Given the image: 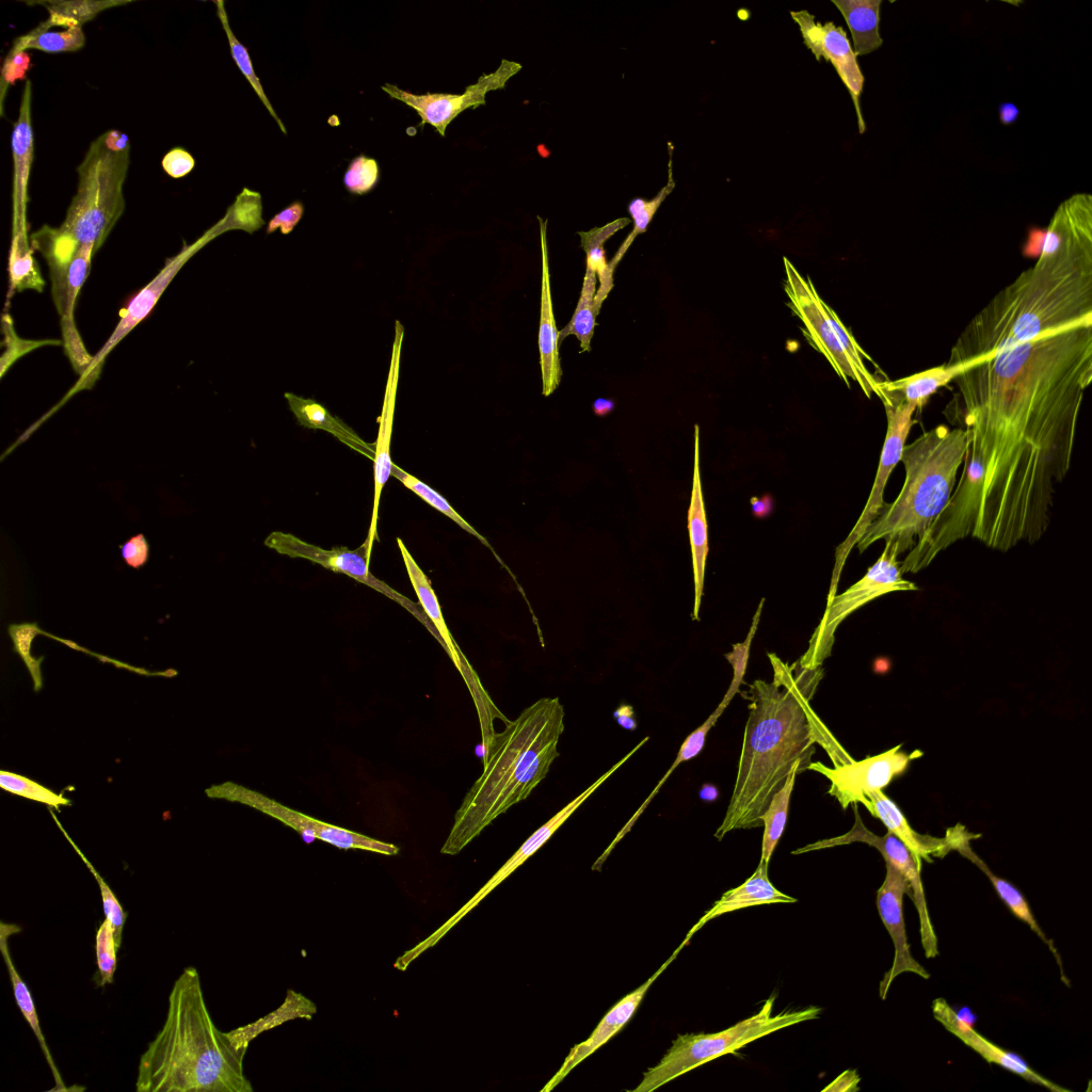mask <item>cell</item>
Returning <instances> with one entry per match:
<instances>
[{
	"instance_id": "obj_1",
	"label": "cell",
	"mask_w": 1092,
	"mask_h": 1092,
	"mask_svg": "<svg viewBox=\"0 0 1092 1092\" xmlns=\"http://www.w3.org/2000/svg\"><path fill=\"white\" fill-rule=\"evenodd\" d=\"M953 381L969 443L963 471L981 485L968 536L1000 551L1034 544L1071 467L1092 325L1009 348Z\"/></svg>"
},
{
	"instance_id": "obj_2",
	"label": "cell",
	"mask_w": 1092,
	"mask_h": 1092,
	"mask_svg": "<svg viewBox=\"0 0 1092 1092\" xmlns=\"http://www.w3.org/2000/svg\"><path fill=\"white\" fill-rule=\"evenodd\" d=\"M1080 325H1092V195L1083 192L1058 206L1035 263L969 321L946 364L983 362Z\"/></svg>"
},
{
	"instance_id": "obj_3",
	"label": "cell",
	"mask_w": 1092,
	"mask_h": 1092,
	"mask_svg": "<svg viewBox=\"0 0 1092 1092\" xmlns=\"http://www.w3.org/2000/svg\"><path fill=\"white\" fill-rule=\"evenodd\" d=\"M768 658L773 680L756 679L743 692L749 717L734 790L714 833L718 840L734 830L761 826L760 816L772 796L796 764L807 770L816 744L824 748L834 766L853 760L810 707L822 668L804 669L798 660L789 664L773 653Z\"/></svg>"
},
{
	"instance_id": "obj_4",
	"label": "cell",
	"mask_w": 1092,
	"mask_h": 1092,
	"mask_svg": "<svg viewBox=\"0 0 1092 1092\" xmlns=\"http://www.w3.org/2000/svg\"><path fill=\"white\" fill-rule=\"evenodd\" d=\"M246 1049L214 1025L199 974L187 967L175 981L162 1029L142 1054L138 1092H253L243 1072Z\"/></svg>"
},
{
	"instance_id": "obj_5",
	"label": "cell",
	"mask_w": 1092,
	"mask_h": 1092,
	"mask_svg": "<svg viewBox=\"0 0 1092 1092\" xmlns=\"http://www.w3.org/2000/svg\"><path fill=\"white\" fill-rule=\"evenodd\" d=\"M563 730L560 700L542 697L483 742V772L455 813L443 854L460 853L498 816L529 797L559 756Z\"/></svg>"
},
{
	"instance_id": "obj_6",
	"label": "cell",
	"mask_w": 1092,
	"mask_h": 1092,
	"mask_svg": "<svg viewBox=\"0 0 1092 1092\" xmlns=\"http://www.w3.org/2000/svg\"><path fill=\"white\" fill-rule=\"evenodd\" d=\"M968 445L965 429L945 424L905 445L902 488L868 527L856 544L858 551L881 540L892 543L899 556L913 549L951 497Z\"/></svg>"
},
{
	"instance_id": "obj_7",
	"label": "cell",
	"mask_w": 1092,
	"mask_h": 1092,
	"mask_svg": "<svg viewBox=\"0 0 1092 1092\" xmlns=\"http://www.w3.org/2000/svg\"><path fill=\"white\" fill-rule=\"evenodd\" d=\"M129 157L128 135L112 129L92 142L77 167V192L59 228L95 253L124 212Z\"/></svg>"
},
{
	"instance_id": "obj_8",
	"label": "cell",
	"mask_w": 1092,
	"mask_h": 1092,
	"mask_svg": "<svg viewBox=\"0 0 1092 1092\" xmlns=\"http://www.w3.org/2000/svg\"><path fill=\"white\" fill-rule=\"evenodd\" d=\"M774 1001L775 996H770L757 1013L725 1030L713 1033L678 1034L661 1060L644 1072L640 1083L629 1091L652 1092L708 1061L736 1053L755 1040L783 1028L817 1018L821 1012V1008L810 1006L801 1010H787L773 1014Z\"/></svg>"
},
{
	"instance_id": "obj_9",
	"label": "cell",
	"mask_w": 1092,
	"mask_h": 1092,
	"mask_svg": "<svg viewBox=\"0 0 1092 1092\" xmlns=\"http://www.w3.org/2000/svg\"><path fill=\"white\" fill-rule=\"evenodd\" d=\"M898 557L896 547L885 542L882 555L864 577L841 594H835L828 600L823 616L810 637L808 648L798 660L802 668L815 670L822 665L831 656L837 627L861 607L888 593L919 590L914 582L902 577L901 561Z\"/></svg>"
},
{
	"instance_id": "obj_10",
	"label": "cell",
	"mask_w": 1092,
	"mask_h": 1092,
	"mask_svg": "<svg viewBox=\"0 0 1092 1092\" xmlns=\"http://www.w3.org/2000/svg\"><path fill=\"white\" fill-rule=\"evenodd\" d=\"M205 793L210 799L238 802L269 815L299 832L306 842L320 839L339 849H359L384 855L399 853V848L392 844L314 819L258 791L229 781L208 787Z\"/></svg>"
},
{
	"instance_id": "obj_11",
	"label": "cell",
	"mask_w": 1092,
	"mask_h": 1092,
	"mask_svg": "<svg viewBox=\"0 0 1092 1092\" xmlns=\"http://www.w3.org/2000/svg\"><path fill=\"white\" fill-rule=\"evenodd\" d=\"M882 402L887 419V430L876 479L861 516L849 535L836 549L828 600L836 594L838 580L850 551L886 504L883 499L884 488L893 469L901 460L906 438L916 422L913 419L916 406L903 401L885 400Z\"/></svg>"
},
{
	"instance_id": "obj_12",
	"label": "cell",
	"mask_w": 1092,
	"mask_h": 1092,
	"mask_svg": "<svg viewBox=\"0 0 1092 1092\" xmlns=\"http://www.w3.org/2000/svg\"><path fill=\"white\" fill-rule=\"evenodd\" d=\"M264 545L279 555H285L290 558L305 559L332 572L346 574L354 580L382 593L414 615V617L422 623V625H424L440 642L439 636L432 622L429 620L423 609L419 607L420 604L418 605L412 601L406 596L394 590L390 585L371 574L369 569L370 559L368 557V544L366 540L354 550L344 546L324 549L307 543L291 533L273 531L266 537Z\"/></svg>"
},
{
	"instance_id": "obj_13",
	"label": "cell",
	"mask_w": 1092,
	"mask_h": 1092,
	"mask_svg": "<svg viewBox=\"0 0 1092 1092\" xmlns=\"http://www.w3.org/2000/svg\"><path fill=\"white\" fill-rule=\"evenodd\" d=\"M901 745L894 746L881 754L852 760L847 764L826 767L820 761L810 762L807 770L824 775L831 786L828 793L834 797L842 809L851 804L864 803L867 794L882 791L890 782L902 774L911 760L921 755L920 752L905 753Z\"/></svg>"
},
{
	"instance_id": "obj_14",
	"label": "cell",
	"mask_w": 1092,
	"mask_h": 1092,
	"mask_svg": "<svg viewBox=\"0 0 1092 1092\" xmlns=\"http://www.w3.org/2000/svg\"><path fill=\"white\" fill-rule=\"evenodd\" d=\"M521 64L507 59L501 60L498 68L484 74L468 85L462 94L425 93L413 94L394 84H384L382 90L391 98L398 99L413 108L421 118L420 126L430 124L445 136L448 125L467 109H476L486 103V94L503 89L507 82L521 69Z\"/></svg>"
},
{
	"instance_id": "obj_15",
	"label": "cell",
	"mask_w": 1092,
	"mask_h": 1092,
	"mask_svg": "<svg viewBox=\"0 0 1092 1092\" xmlns=\"http://www.w3.org/2000/svg\"><path fill=\"white\" fill-rule=\"evenodd\" d=\"M784 267V289L789 306L802 321L813 346L823 354L847 386H850V379L858 384V375L832 326L826 303L820 299L810 278H804L786 257Z\"/></svg>"
},
{
	"instance_id": "obj_16",
	"label": "cell",
	"mask_w": 1092,
	"mask_h": 1092,
	"mask_svg": "<svg viewBox=\"0 0 1092 1092\" xmlns=\"http://www.w3.org/2000/svg\"><path fill=\"white\" fill-rule=\"evenodd\" d=\"M855 824L847 834L822 840L824 848L845 845L852 841H863L877 848L885 860V863L893 865L908 880L911 888V899L914 901L919 917V932L921 945L927 959L938 956L937 937L934 932L930 914L927 908L925 890L920 877L921 861L893 833L887 832L879 837L869 832L860 819L856 806Z\"/></svg>"
},
{
	"instance_id": "obj_17",
	"label": "cell",
	"mask_w": 1092,
	"mask_h": 1092,
	"mask_svg": "<svg viewBox=\"0 0 1092 1092\" xmlns=\"http://www.w3.org/2000/svg\"><path fill=\"white\" fill-rule=\"evenodd\" d=\"M790 15L800 27L804 45L816 57V60L820 61L823 58L831 62L836 69L851 95L856 110L860 132L863 133L866 126L861 112L860 96L864 86V76L845 30L832 21L824 25L816 21L815 16L805 10L790 12Z\"/></svg>"
},
{
	"instance_id": "obj_18",
	"label": "cell",
	"mask_w": 1092,
	"mask_h": 1092,
	"mask_svg": "<svg viewBox=\"0 0 1092 1092\" xmlns=\"http://www.w3.org/2000/svg\"><path fill=\"white\" fill-rule=\"evenodd\" d=\"M94 254L93 245H80L66 267L49 270L52 299L61 317L64 347L82 381L89 376L94 357H91L83 347L76 330L73 311L81 286L90 272Z\"/></svg>"
},
{
	"instance_id": "obj_19",
	"label": "cell",
	"mask_w": 1092,
	"mask_h": 1092,
	"mask_svg": "<svg viewBox=\"0 0 1092 1092\" xmlns=\"http://www.w3.org/2000/svg\"><path fill=\"white\" fill-rule=\"evenodd\" d=\"M886 864V874L877 892V909L883 925L894 944V961L880 983V996L885 999L888 989L900 974L913 973L921 978H930V974L919 964L910 951L903 918V897H911L908 880L893 865Z\"/></svg>"
},
{
	"instance_id": "obj_20",
	"label": "cell",
	"mask_w": 1092,
	"mask_h": 1092,
	"mask_svg": "<svg viewBox=\"0 0 1092 1092\" xmlns=\"http://www.w3.org/2000/svg\"><path fill=\"white\" fill-rule=\"evenodd\" d=\"M404 327L400 321L395 322V338L392 342L390 366L386 381L384 400L381 416L379 417L378 437L374 443L375 452L373 459L374 471V497L370 526L367 535L368 557L371 559L372 546L376 540V527L379 517L380 499L383 487L387 482L392 467L390 457V441L392 434L394 415L396 408L397 390L400 374V357Z\"/></svg>"
},
{
	"instance_id": "obj_21",
	"label": "cell",
	"mask_w": 1092,
	"mask_h": 1092,
	"mask_svg": "<svg viewBox=\"0 0 1092 1092\" xmlns=\"http://www.w3.org/2000/svg\"><path fill=\"white\" fill-rule=\"evenodd\" d=\"M213 237L214 236L210 230L200 240L182 250L177 256L168 259L160 273L129 302L125 309L122 310L119 314L121 320L114 332L93 358L90 374L86 380V382L90 383V386H92L97 379L99 370L109 352L149 314L180 268Z\"/></svg>"
},
{
	"instance_id": "obj_22",
	"label": "cell",
	"mask_w": 1092,
	"mask_h": 1092,
	"mask_svg": "<svg viewBox=\"0 0 1092 1092\" xmlns=\"http://www.w3.org/2000/svg\"><path fill=\"white\" fill-rule=\"evenodd\" d=\"M686 944L682 942L673 954L659 967L654 975L646 980L642 985L637 987L631 993L624 996L616 1005H614L608 1013L601 1018L599 1024L593 1030L591 1035L583 1042L576 1044L571 1048L569 1054L564 1059L558 1072L551 1077V1079L542 1089V1092H548L552 1090L563 1078L581 1061L588 1058L591 1054L597 1050L601 1045L607 1043L613 1035H615L632 1017L641 1003L645 993L653 984V982L661 975V973L669 966V964L676 958L679 951Z\"/></svg>"
},
{
	"instance_id": "obj_23",
	"label": "cell",
	"mask_w": 1092,
	"mask_h": 1092,
	"mask_svg": "<svg viewBox=\"0 0 1092 1092\" xmlns=\"http://www.w3.org/2000/svg\"><path fill=\"white\" fill-rule=\"evenodd\" d=\"M540 222V236L542 248V286H541V316L539 331L540 365L543 383V395L550 396L560 384L562 368L559 359V336L556 326L553 307L550 292L548 250H547V220L537 216Z\"/></svg>"
},
{
	"instance_id": "obj_24",
	"label": "cell",
	"mask_w": 1092,
	"mask_h": 1092,
	"mask_svg": "<svg viewBox=\"0 0 1092 1092\" xmlns=\"http://www.w3.org/2000/svg\"><path fill=\"white\" fill-rule=\"evenodd\" d=\"M13 174V230L27 227L28 181L34 157L31 125V82L23 89L18 119L12 133Z\"/></svg>"
},
{
	"instance_id": "obj_25",
	"label": "cell",
	"mask_w": 1092,
	"mask_h": 1092,
	"mask_svg": "<svg viewBox=\"0 0 1092 1092\" xmlns=\"http://www.w3.org/2000/svg\"><path fill=\"white\" fill-rule=\"evenodd\" d=\"M873 817L879 818L888 832L896 835L919 861L931 862V856L943 855L954 848L960 833L946 838L920 835L909 824L898 805L882 791L867 794L863 803Z\"/></svg>"
},
{
	"instance_id": "obj_26",
	"label": "cell",
	"mask_w": 1092,
	"mask_h": 1092,
	"mask_svg": "<svg viewBox=\"0 0 1092 1092\" xmlns=\"http://www.w3.org/2000/svg\"><path fill=\"white\" fill-rule=\"evenodd\" d=\"M796 898L777 890L768 878V865L759 862L754 873L740 886L725 892L721 898L713 903L703 917L692 927L685 940L689 942L691 936L712 918L744 908L797 902Z\"/></svg>"
},
{
	"instance_id": "obj_27",
	"label": "cell",
	"mask_w": 1092,
	"mask_h": 1092,
	"mask_svg": "<svg viewBox=\"0 0 1092 1092\" xmlns=\"http://www.w3.org/2000/svg\"><path fill=\"white\" fill-rule=\"evenodd\" d=\"M688 530L692 552L694 605L692 620L698 621L703 597L706 558L708 553L707 519L700 473V427L694 425V462L691 499L688 511Z\"/></svg>"
},
{
	"instance_id": "obj_28",
	"label": "cell",
	"mask_w": 1092,
	"mask_h": 1092,
	"mask_svg": "<svg viewBox=\"0 0 1092 1092\" xmlns=\"http://www.w3.org/2000/svg\"><path fill=\"white\" fill-rule=\"evenodd\" d=\"M764 603L765 598H761L753 616L752 625L745 640L741 643L734 644L733 651L725 655V658L733 665L734 670L729 688L708 719L686 738L674 760V766L677 767L681 762L695 757L702 751L708 732L717 723L719 717L739 691L748 665L751 643L757 630Z\"/></svg>"
},
{
	"instance_id": "obj_29",
	"label": "cell",
	"mask_w": 1092,
	"mask_h": 1092,
	"mask_svg": "<svg viewBox=\"0 0 1092 1092\" xmlns=\"http://www.w3.org/2000/svg\"><path fill=\"white\" fill-rule=\"evenodd\" d=\"M981 363L973 360L957 365H941L894 381H880L881 401H903L922 408L938 388L946 386L962 372Z\"/></svg>"
},
{
	"instance_id": "obj_30",
	"label": "cell",
	"mask_w": 1092,
	"mask_h": 1092,
	"mask_svg": "<svg viewBox=\"0 0 1092 1092\" xmlns=\"http://www.w3.org/2000/svg\"><path fill=\"white\" fill-rule=\"evenodd\" d=\"M397 544L399 546L405 568L407 571L410 581L417 594L421 608L423 609L424 613L427 614L429 620L432 622L434 628L436 629L441 645L445 647L446 652L449 654L455 667L464 676V679L468 688H470L471 690V686L473 681L477 680V678H473L472 675H470L465 670L466 668L470 669V667H468L466 659L462 655V652H460L457 645L455 644L453 638L450 635V631L443 617L438 599L435 595V592L431 585L430 580L422 572V569L419 567V565L416 563L413 556L410 553V551L407 550L406 546L404 545L403 541L400 537L397 539Z\"/></svg>"
},
{
	"instance_id": "obj_31",
	"label": "cell",
	"mask_w": 1092,
	"mask_h": 1092,
	"mask_svg": "<svg viewBox=\"0 0 1092 1092\" xmlns=\"http://www.w3.org/2000/svg\"><path fill=\"white\" fill-rule=\"evenodd\" d=\"M284 397L300 425L326 431L349 448L373 461L374 444H369L360 438L353 429L338 417L333 416L321 403L292 392H286Z\"/></svg>"
},
{
	"instance_id": "obj_32",
	"label": "cell",
	"mask_w": 1092,
	"mask_h": 1092,
	"mask_svg": "<svg viewBox=\"0 0 1092 1092\" xmlns=\"http://www.w3.org/2000/svg\"><path fill=\"white\" fill-rule=\"evenodd\" d=\"M20 931H21V928L19 926L15 925V924H6L4 921H0V950H1V953L3 956L4 962H5V965H6L10 978H11L15 1001H16L20 1012L22 1013L25 1019L28 1022L29 1026L31 1027L32 1031L34 1032V1034H35V1037H36V1039H37V1041L39 1043V1046H41V1048L43 1050V1054H44V1056L46 1058V1061H47V1063H48V1065H49V1067L51 1070V1073H52L54 1081H55V1088L53 1090L67 1091L68 1089L64 1086V1082H63V1079L61 1077V1074H60V1072H59V1070H58V1067H57V1065H55V1063L53 1061V1058H52L51 1053H50V1050L48 1048V1045L46 1043V1040H45V1037L43 1034V1031L41 1029L39 1021H38L37 1012H36V1009H35V1005L33 1002L32 995H31V993H30L26 982L19 976V974H18V971H17V969H16V967L14 965V962H13V960L11 958V953H10V949H9V938L12 935H14V934L19 933Z\"/></svg>"
},
{
	"instance_id": "obj_33",
	"label": "cell",
	"mask_w": 1092,
	"mask_h": 1092,
	"mask_svg": "<svg viewBox=\"0 0 1092 1092\" xmlns=\"http://www.w3.org/2000/svg\"><path fill=\"white\" fill-rule=\"evenodd\" d=\"M954 849H957L962 855H964L966 858L973 862L981 871L985 873V876L993 884L994 889L996 890L1000 899L1005 902V904L1009 908V910L1012 912V914L1016 916L1019 920L1027 924L1029 928L1046 944V946L1053 952L1058 963L1062 981L1069 985V979L1064 975L1059 952L1054 946L1053 941L1047 938V936L1042 931L1041 927L1038 925L1025 896L1009 881L994 874L991 871V869L986 866V864L970 849L968 839H966L965 837L961 838L954 846Z\"/></svg>"
},
{
	"instance_id": "obj_34",
	"label": "cell",
	"mask_w": 1092,
	"mask_h": 1092,
	"mask_svg": "<svg viewBox=\"0 0 1092 1092\" xmlns=\"http://www.w3.org/2000/svg\"><path fill=\"white\" fill-rule=\"evenodd\" d=\"M950 1033L959 1038L964 1044L979 1054L989 1063H995L999 1066L1021 1076L1027 1081L1045 1087L1055 1092H1067L1069 1090L1062 1088L1053 1081L1046 1079L1042 1075L1034 1072L1021 1059L1007 1050L995 1045L979 1032L974 1027L966 1023L964 1019L957 1023L949 1030Z\"/></svg>"
},
{
	"instance_id": "obj_35",
	"label": "cell",
	"mask_w": 1092,
	"mask_h": 1092,
	"mask_svg": "<svg viewBox=\"0 0 1092 1092\" xmlns=\"http://www.w3.org/2000/svg\"><path fill=\"white\" fill-rule=\"evenodd\" d=\"M842 14L852 35L855 55L873 52L882 46L880 9L882 0H831Z\"/></svg>"
},
{
	"instance_id": "obj_36",
	"label": "cell",
	"mask_w": 1092,
	"mask_h": 1092,
	"mask_svg": "<svg viewBox=\"0 0 1092 1092\" xmlns=\"http://www.w3.org/2000/svg\"><path fill=\"white\" fill-rule=\"evenodd\" d=\"M628 218L616 219L601 227H594L589 231H579L580 246L587 256V268L596 273L599 287L594 298V306L599 314L600 307L609 292L613 288V271L606 261L604 243L615 232L630 223Z\"/></svg>"
},
{
	"instance_id": "obj_37",
	"label": "cell",
	"mask_w": 1092,
	"mask_h": 1092,
	"mask_svg": "<svg viewBox=\"0 0 1092 1092\" xmlns=\"http://www.w3.org/2000/svg\"><path fill=\"white\" fill-rule=\"evenodd\" d=\"M316 1012L317 1007L314 1001L301 993L288 990L284 1002L276 1010L254 1023L226 1033L237 1048L247 1049L250 1042L258 1034L291 1019H310Z\"/></svg>"
},
{
	"instance_id": "obj_38",
	"label": "cell",
	"mask_w": 1092,
	"mask_h": 1092,
	"mask_svg": "<svg viewBox=\"0 0 1092 1092\" xmlns=\"http://www.w3.org/2000/svg\"><path fill=\"white\" fill-rule=\"evenodd\" d=\"M802 772V767L796 764L784 785L772 796L767 808L760 816L764 825L761 863L769 864L772 853L784 832L796 777Z\"/></svg>"
},
{
	"instance_id": "obj_39",
	"label": "cell",
	"mask_w": 1092,
	"mask_h": 1092,
	"mask_svg": "<svg viewBox=\"0 0 1092 1092\" xmlns=\"http://www.w3.org/2000/svg\"><path fill=\"white\" fill-rule=\"evenodd\" d=\"M596 284V273L587 268L577 307L568 324L558 333L559 346L568 335H574L580 343V353L591 351V339L598 315L594 306Z\"/></svg>"
},
{
	"instance_id": "obj_40",
	"label": "cell",
	"mask_w": 1092,
	"mask_h": 1092,
	"mask_svg": "<svg viewBox=\"0 0 1092 1092\" xmlns=\"http://www.w3.org/2000/svg\"><path fill=\"white\" fill-rule=\"evenodd\" d=\"M27 230H13L9 257L11 291L35 289L41 292L44 289L45 282L30 248Z\"/></svg>"
},
{
	"instance_id": "obj_41",
	"label": "cell",
	"mask_w": 1092,
	"mask_h": 1092,
	"mask_svg": "<svg viewBox=\"0 0 1092 1092\" xmlns=\"http://www.w3.org/2000/svg\"><path fill=\"white\" fill-rule=\"evenodd\" d=\"M672 149H673L672 144L669 143V150H670L669 151V154H670L669 157H670V159H669V164H668V166H669V172H668L669 177H668L667 184L664 187H662L661 190L652 199H644V198H641V197H636V198L631 199L629 202V204H628V212H629V214L631 216V220L633 222V228L629 232V235L626 237V239L623 241V243L619 247L615 256L613 257V259L609 263L610 270L613 271V272H614L615 267L617 266V263L621 261V259L623 258V256L625 255V253L627 252V250L629 248V246L633 242V240L637 238V236H639L640 234H643V232L646 231L647 226L649 225L651 221L653 220V218H654L655 213L657 212L658 208L660 207L662 202L665 199V197L675 188V181H674L673 172H672Z\"/></svg>"
},
{
	"instance_id": "obj_42",
	"label": "cell",
	"mask_w": 1092,
	"mask_h": 1092,
	"mask_svg": "<svg viewBox=\"0 0 1092 1092\" xmlns=\"http://www.w3.org/2000/svg\"><path fill=\"white\" fill-rule=\"evenodd\" d=\"M44 21L32 32L20 37L15 48L26 51L36 49L48 53L70 52L82 48L85 35L82 27L64 28L62 31H49Z\"/></svg>"
},
{
	"instance_id": "obj_43",
	"label": "cell",
	"mask_w": 1092,
	"mask_h": 1092,
	"mask_svg": "<svg viewBox=\"0 0 1092 1092\" xmlns=\"http://www.w3.org/2000/svg\"><path fill=\"white\" fill-rule=\"evenodd\" d=\"M127 2L129 1L60 0L36 3L43 4L47 9L49 18L45 22L49 28L55 26L69 28L82 27L84 22L93 19L100 12Z\"/></svg>"
},
{
	"instance_id": "obj_44",
	"label": "cell",
	"mask_w": 1092,
	"mask_h": 1092,
	"mask_svg": "<svg viewBox=\"0 0 1092 1092\" xmlns=\"http://www.w3.org/2000/svg\"><path fill=\"white\" fill-rule=\"evenodd\" d=\"M215 4H216L218 16H219V18L221 20V23L223 26V29H224V31L226 33V36H227V39H228V44H229V48H230V53H231V57H232L235 63L237 64L238 68L243 74V76L246 78V80L250 82L251 86L253 87V90L255 91L257 96L259 97L260 101L264 105V107L267 108L269 113L275 119V122L279 126V129L282 130V132L286 134L287 133L286 127L284 126V124L282 123V121L277 116L276 112L274 111V109H273V107H272V105H271V102L269 100V98L267 97V95H266V93H264V91L262 89V85H261L257 75L254 71V67H253L252 60L250 58L247 49L238 41V38L235 36L234 32L231 31V28H230L229 22H228L227 14H226V11H225V6H224V4H225L224 1H215Z\"/></svg>"
},
{
	"instance_id": "obj_45",
	"label": "cell",
	"mask_w": 1092,
	"mask_h": 1092,
	"mask_svg": "<svg viewBox=\"0 0 1092 1092\" xmlns=\"http://www.w3.org/2000/svg\"><path fill=\"white\" fill-rule=\"evenodd\" d=\"M31 239L33 246L44 255L49 270L66 267L80 246L68 234L48 226L33 234Z\"/></svg>"
},
{
	"instance_id": "obj_46",
	"label": "cell",
	"mask_w": 1092,
	"mask_h": 1092,
	"mask_svg": "<svg viewBox=\"0 0 1092 1092\" xmlns=\"http://www.w3.org/2000/svg\"><path fill=\"white\" fill-rule=\"evenodd\" d=\"M390 476L398 479L406 488L414 492L431 507L456 523L462 529L478 537L484 545L491 547L488 542L472 526H470L439 493L394 463Z\"/></svg>"
},
{
	"instance_id": "obj_47",
	"label": "cell",
	"mask_w": 1092,
	"mask_h": 1092,
	"mask_svg": "<svg viewBox=\"0 0 1092 1092\" xmlns=\"http://www.w3.org/2000/svg\"><path fill=\"white\" fill-rule=\"evenodd\" d=\"M0 787L16 796L44 803L50 807L60 809V806H67L71 801L62 794L37 782L11 771H0Z\"/></svg>"
},
{
	"instance_id": "obj_48",
	"label": "cell",
	"mask_w": 1092,
	"mask_h": 1092,
	"mask_svg": "<svg viewBox=\"0 0 1092 1092\" xmlns=\"http://www.w3.org/2000/svg\"><path fill=\"white\" fill-rule=\"evenodd\" d=\"M7 631L13 642L14 652L20 656L31 675L34 691H39L44 685L41 664L45 657L32 656L31 645L34 638L44 631L36 623L11 624Z\"/></svg>"
},
{
	"instance_id": "obj_49",
	"label": "cell",
	"mask_w": 1092,
	"mask_h": 1092,
	"mask_svg": "<svg viewBox=\"0 0 1092 1092\" xmlns=\"http://www.w3.org/2000/svg\"><path fill=\"white\" fill-rule=\"evenodd\" d=\"M50 814L52 815V818L57 822L58 826L62 830V832L65 835V837L67 838V840H69L71 846L75 848L76 852L80 855L82 861L85 863V865L87 866V868L90 869V871L92 872L94 878L96 879V881H97V883L99 885L100 894H101L102 905H103V911H105V914H106V918H108L111 921L112 926H113L116 947H117V949H119L121 945H122L123 928H124L125 920H126V917H127L126 912L124 911L123 906L121 905L119 901L117 900V898L114 895V893L111 889V887H109V885L100 877V874L97 872V870L94 868V866L87 861V858L83 855V853L80 851V849L76 846V844L67 835V833L65 832V830L63 829V826L61 825V823L59 822V820L57 819L55 815L53 814V812L51 809H50Z\"/></svg>"
},
{
	"instance_id": "obj_50",
	"label": "cell",
	"mask_w": 1092,
	"mask_h": 1092,
	"mask_svg": "<svg viewBox=\"0 0 1092 1092\" xmlns=\"http://www.w3.org/2000/svg\"><path fill=\"white\" fill-rule=\"evenodd\" d=\"M114 930L111 921L106 918L99 926L96 933V957L99 971V984L103 986L113 982L116 969L117 951Z\"/></svg>"
},
{
	"instance_id": "obj_51",
	"label": "cell",
	"mask_w": 1092,
	"mask_h": 1092,
	"mask_svg": "<svg viewBox=\"0 0 1092 1092\" xmlns=\"http://www.w3.org/2000/svg\"><path fill=\"white\" fill-rule=\"evenodd\" d=\"M379 177L380 170L376 160L358 156L351 161L343 176V183L349 192L362 195L374 188Z\"/></svg>"
},
{
	"instance_id": "obj_52",
	"label": "cell",
	"mask_w": 1092,
	"mask_h": 1092,
	"mask_svg": "<svg viewBox=\"0 0 1092 1092\" xmlns=\"http://www.w3.org/2000/svg\"><path fill=\"white\" fill-rule=\"evenodd\" d=\"M161 165L171 177L181 178L192 171L195 161L187 150L176 147L163 157Z\"/></svg>"
},
{
	"instance_id": "obj_53",
	"label": "cell",
	"mask_w": 1092,
	"mask_h": 1092,
	"mask_svg": "<svg viewBox=\"0 0 1092 1092\" xmlns=\"http://www.w3.org/2000/svg\"><path fill=\"white\" fill-rule=\"evenodd\" d=\"M304 213V206L301 202H293L287 208L276 213L269 222L267 234L274 232L277 228L283 235L290 234L298 225Z\"/></svg>"
},
{
	"instance_id": "obj_54",
	"label": "cell",
	"mask_w": 1092,
	"mask_h": 1092,
	"mask_svg": "<svg viewBox=\"0 0 1092 1092\" xmlns=\"http://www.w3.org/2000/svg\"><path fill=\"white\" fill-rule=\"evenodd\" d=\"M29 55L26 51L12 48L2 68V87L22 79L29 67Z\"/></svg>"
},
{
	"instance_id": "obj_55",
	"label": "cell",
	"mask_w": 1092,
	"mask_h": 1092,
	"mask_svg": "<svg viewBox=\"0 0 1092 1092\" xmlns=\"http://www.w3.org/2000/svg\"><path fill=\"white\" fill-rule=\"evenodd\" d=\"M122 557L125 562L133 567H142L148 560L149 545L143 534L132 536L121 546Z\"/></svg>"
},
{
	"instance_id": "obj_56",
	"label": "cell",
	"mask_w": 1092,
	"mask_h": 1092,
	"mask_svg": "<svg viewBox=\"0 0 1092 1092\" xmlns=\"http://www.w3.org/2000/svg\"><path fill=\"white\" fill-rule=\"evenodd\" d=\"M861 1077L856 1070H847L842 1072L835 1080H833L828 1087L823 1088L822 1091L832 1092H849L857 1091L858 1082Z\"/></svg>"
},
{
	"instance_id": "obj_57",
	"label": "cell",
	"mask_w": 1092,
	"mask_h": 1092,
	"mask_svg": "<svg viewBox=\"0 0 1092 1092\" xmlns=\"http://www.w3.org/2000/svg\"><path fill=\"white\" fill-rule=\"evenodd\" d=\"M613 718L617 724L627 730H635L637 728V721L635 718V710L631 705L623 704L613 711Z\"/></svg>"
},
{
	"instance_id": "obj_58",
	"label": "cell",
	"mask_w": 1092,
	"mask_h": 1092,
	"mask_svg": "<svg viewBox=\"0 0 1092 1092\" xmlns=\"http://www.w3.org/2000/svg\"><path fill=\"white\" fill-rule=\"evenodd\" d=\"M999 121L1003 125L1015 123L1019 116V109L1013 102H1001L998 107Z\"/></svg>"
},
{
	"instance_id": "obj_59",
	"label": "cell",
	"mask_w": 1092,
	"mask_h": 1092,
	"mask_svg": "<svg viewBox=\"0 0 1092 1092\" xmlns=\"http://www.w3.org/2000/svg\"><path fill=\"white\" fill-rule=\"evenodd\" d=\"M751 502L752 511L754 515L758 517L766 516L771 511V499L768 496L762 497L761 499L754 497Z\"/></svg>"
},
{
	"instance_id": "obj_60",
	"label": "cell",
	"mask_w": 1092,
	"mask_h": 1092,
	"mask_svg": "<svg viewBox=\"0 0 1092 1092\" xmlns=\"http://www.w3.org/2000/svg\"><path fill=\"white\" fill-rule=\"evenodd\" d=\"M614 408V402L606 398H598L593 403L594 414L597 416H606Z\"/></svg>"
},
{
	"instance_id": "obj_61",
	"label": "cell",
	"mask_w": 1092,
	"mask_h": 1092,
	"mask_svg": "<svg viewBox=\"0 0 1092 1092\" xmlns=\"http://www.w3.org/2000/svg\"><path fill=\"white\" fill-rule=\"evenodd\" d=\"M700 797H701L702 800H705V801L716 800L717 797H718V790H717V788L714 786L705 785V786L702 787V789L700 791Z\"/></svg>"
}]
</instances>
